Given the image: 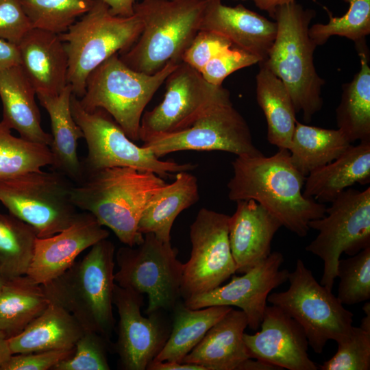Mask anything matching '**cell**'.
I'll return each instance as SVG.
<instances>
[{
  "label": "cell",
  "instance_id": "obj_1",
  "mask_svg": "<svg viewBox=\"0 0 370 370\" xmlns=\"http://www.w3.org/2000/svg\"><path fill=\"white\" fill-rule=\"evenodd\" d=\"M232 165L231 201L255 200L299 237L308 234L310 221L325 215L323 203L303 195L306 177L292 163L288 149H279L269 157L237 156Z\"/></svg>",
  "mask_w": 370,
  "mask_h": 370
},
{
  "label": "cell",
  "instance_id": "obj_2",
  "mask_svg": "<svg viewBox=\"0 0 370 370\" xmlns=\"http://www.w3.org/2000/svg\"><path fill=\"white\" fill-rule=\"evenodd\" d=\"M166 183L157 174L114 166L86 173L74 184L73 204L92 214L125 245H139L144 235L138 222L149 200Z\"/></svg>",
  "mask_w": 370,
  "mask_h": 370
},
{
  "label": "cell",
  "instance_id": "obj_3",
  "mask_svg": "<svg viewBox=\"0 0 370 370\" xmlns=\"http://www.w3.org/2000/svg\"><path fill=\"white\" fill-rule=\"evenodd\" d=\"M114 251L111 241L101 240L81 260L42 284L50 303L66 310L84 330L97 332L107 341L115 323L112 312Z\"/></svg>",
  "mask_w": 370,
  "mask_h": 370
},
{
  "label": "cell",
  "instance_id": "obj_4",
  "mask_svg": "<svg viewBox=\"0 0 370 370\" xmlns=\"http://www.w3.org/2000/svg\"><path fill=\"white\" fill-rule=\"evenodd\" d=\"M316 12L295 1L279 6L272 16L277 23L274 42L262 62L283 82L296 111L309 123L322 108L321 96L325 81L314 64L317 45L309 36L310 23Z\"/></svg>",
  "mask_w": 370,
  "mask_h": 370
},
{
  "label": "cell",
  "instance_id": "obj_5",
  "mask_svg": "<svg viewBox=\"0 0 370 370\" xmlns=\"http://www.w3.org/2000/svg\"><path fill=\"white\" fill-rule=\"evenodd\" d=\"M206 0H140L134 14L143 24L136 42L120 59L130 69L154 74L183 55L200 30Z\"/></svg>",
  "mask_w": 370,
  "mask_h": 370
},
{
  "label": "cell",
  "instance_id": "obj_6",
  "mask_svg": "<svg viewBox=\"0 0 370 370\" xmlns=\"http://www.w3.org/2000/svg\"><path fill=\"white\" fill-rule=\"evenodd\" d=\"M143 29L140 18L115 16L101 0H94L90 10L60 35L69 58L67 82L80 99L90 73L115 53L127 51Z\"/></svg>",
  "mask_w": 370,
  "mask_h": 370
},
{
  "label": "cell",
  "instance_id": "obj_7",
  "mask_svg": "<svg viewBox=\"0 0 370 370\" xmlns=\"http://www.w3.org/2000/svg\"><path fill=\"white\" fill-rule=\"evenodd\" d=\"M178 64L171 62L158 72L147 74L130 69L115 53L88 75L79 103L88 112L103 109L130 139L137 141L145 107Z\"/></svg>",
  "mask_w": 370,
  "mask_h": 370
},
{
  "label": "cell",
  "instance_id": "obj_8",
  "mask_svg": "<svg viewBox=\"0 0 370 370\" xmlns=\"http://www.w3.org/2000/svg\"><path fill=\"white\" fill-rule=\"evenodd\" d=\"M73 184L53 170L29 171L0 180V201L10 214L33 227L38 238H47L77 218L71 197Z\"/></svg>",
  "mask_w": 370,
  "mask_h": 370
},
{
  "label": "cell",
  "instance_id": "obj_9",
  "mask_svg": "<svg viewBox=\"0 0 370 370\" xmlns=\"http://www.w3.org/2000/svg\"><path fill=\"white\" fill-rule=\"evenodd\" d=\"M288 281V289L269 294L267 301L299 324L315 353H322L329 340L338 342L348 334L353 313L331 290L318 283L302 260H297Z\"/></svg>",
  "mask_w": 370,
  "mask_h": 370
},
{
  "label": "cell",
  "instance_id": "obj_10",
  "mask_svg": "<svg viewBox=\"0 0 370 370\" xmlns=\"http://www.w3.org/2000/svg\"><path fill=\"white\" fill-rule=\"evenodd\" d=\"M71 109L88 146L87 156L81 162L83 175L105 168L124 166L153 172L163 178L196 167L191 163L162 160L149 148L136 145L108 112L102 108L86 111L73 94Z\"/></svg>",
  "mask_w": 370,
  "mask_h": 370
},
{
  "label": "cell",
  "instance_id": "obj_11",
  "mask_svg": "<svg viewBox=\"0 0 370 370\" xmlns=\"http://www.w3.org/2000/svg\"><path fill=\"white\" fill-rule=\"evenodd\" d=\"M143 241L134 247L126 245L116 254L119 270L114 282L140 294H147V314L173 308L180 297L184 264L170 242L153 233L143 234Z\"/></svg>",
  "mask_w": 370,
  "mask_h": 370
},
{
  "label": "cell",
  "instance_id": "obj_12",
  "mask_svg": "<svg viewBox=\"0 0 370 370\" xmlns=\"http://www.w3.org/2000/svg\"><path fill=\"white\" fill-rule=\"evenodd\" d=\"M330 203L323 217L309 222L319 233L306 250L322 260L320 284L332 291L341 254L353 256L370 247V187L347 188Z\"/></svg>",
  "mask_w": 370,
  "mask_h": 370
},
{
  "label": "cell",
  "instance_id": "obj_13",
  "mask_svg": "<svg viewBox=\"0 0 370 370\" xmlns=\"http://www.w3.org/2000/svg\"><path fill=\"white\" fill-rule=\"evenodd\" d=\"M158 158L186 150L222 151L236 156L263 154L254 144L249 127L234 107L226 88L188 127L143 143Z\"/></svg>",
  "mask_w": 370,
  "mask_h": 370
},
{
  "label": "cell",
  "instance_id": "obj_14",
  "mask_svg": "<svg viewBox=\"0 0 370 370\" xmlns=\"http://www.w3.org/2000/svg\"><path fill=\"white\" fill-rule=\"evenodd\" d=\"M230 216L205 208L190 227V256L184 264L180 294L184 299L208 292L235 274L228 238Z\"/></svg>",
  "mask_w": 370,
  "mask_h": 370
},
{
  "label": "cell",
  "instance_id": "obj_15",
  "mask_svg": "<svg viewBox=\"0 0 370 370\" xmlns=\"http://www.w3.org/2000/svg\"><path fill=\"white\" fill-rule=\"evenodd\" d=\"M163 100L142 116L139 138L143 143L190 126L225 89L208 82L200 72L181 62L167 77Z\"/></svg>",
  "mask_w": 370,
  "mask_h": 370
},
{
  "label": "cell",
  "instance_id": "obj_16",
  "mask_svg": "<svg viewBox=\"0 0 370 370\" xmlns=\"http://www.w3.org/2000/svg\"><path fill=\"white\" fill-rule=\"evenodd\" d=\"M284 256L273 251L264 260L243 273L233 275L225 285L184 299V304L190 309L212 306H236L247 316L248 326L259 328L270 292L288 281L289 271L280 269Z\"/></svg>",
  "mask_w": 370,
  "mask_h": 370
},
{
  "label": "cell",
  "instance_id": "obj_17",
  "mask_svg": "<svg viewBox=\"0 0 370 370\" xmlns=\"http://www.w3.org/2000/svg\"><path fill=\"white\" fill-rule=\"evenodd\" d=\"M112 303L119 316L116 349L121 367L145 370L163 347L169 335L158 312L143 317V296L114 286Z\"/></svg>",
  "mask_w": 370,
  "mask_h": 370
},
{
  "label": "cell",
  "instance_id": "obj_18",
  "mask_svg": "<svg viewBox=\"0 0 370 370\" xmlns=\"http://www.w3.org/2000/svg\"><path fill=\"white\" fill-rule=\"evenodd\" d=\"M260 326L255 334H243L251 358L280 369H318L308 354L309 344L303 328L280 308L267 305Z\"/></svg>",
  "mask_w": 370,
  "mask_h": 370
},
{
  "label": "cell",
  "instance_id": "obj_19",
  "mask_svg": "<svg viewBox=\"0 0 370 370\" xmlns=\"http://www.w3.org/2000/svg\"><path fill=\"white\" fill-rule=\"evenodd\" d=\"M103 228L90 213L83 211L65 230L47 238H37L26 275L38 284H44L60 275L86 249L108 238Z\"/></svg>",
  "mask_w": 370,
  "mask_h": 370
},
{
  "label": "cell",
  "instance_id": "obj_20",
  "mask_svg": "<svg viewBox=\"0 0 370 370\" xmlns=\"http://www.w3.org/2000/svg\"><path fill=\"white\" fill-rule=\"evenodd\" d=\"M200 30L218 33L233 46L266 60L277 33V23L242 4L227 6L222 0H206Z\"/></svg>",
  "mask_w": 370,
  "mask_h": 370
},
{
  "label": "cell",
  "instance_id": "obj_21",
  "mask_svg": "<svg viewBox=\"0 0 370 370\" xmlns=\"http://www.w3.org/2000/svg\"><path fill=\"white\" fill-rule=\"evenodd\" d=\"M236 203V210L230 216L228 238L236 273L243 274L270 255L272 240L282 225L255 200Z\"/></svg>",
  "mask_w": 370,
  "mask_h": 370
},
{
  "label": "cell",
  "instance_id": "obj_22",
  "mask_svg": "<svg viewBox=\"0 0 370 370\" xmlns=\"http://www.w3.org/2000/svg\"><path fill=\"white\" fill-rule=\"evenodd\" d=\"M20 65L36 94L59 95L68 84L69 58L60 35L32 28L17 45Z\"/></svg>",
  "mask_w": 370,
  "mask_h": 370
},
{
  "label": "cell",
  "instance_id": "obj_23",
  "mask_svg": "<svg viewBox=\"0 0 370 370\" xmlns=\"http://www.w3.org/2000/svg\"><path fill=\"white\" fill-rule=\"evenodd\" d=\"M247 326L244 312L232 308L208 330L182 362L198 365L206 370H238L251 358L243 340Z\"/></svg>",
  "mask_w": 370,
  "mask_h": 370
},
{
  "label": "cell",
  "instance_id": "obj_24",
  "mask_svg": "<svg viewBox=\"0 0 370 370\" xmlns=\"http://www.w3.org/2000/svg\"><path fill=\"white\" fill-rule=\"evenodd\" d=\"M36 95V90L21 65L0 70V99L3 106L1 121L11 130H16L21 138L49 147L52 136L41 127Z\"/></svg>",
  "mask_w": 370,
  "mask_h": 370
},
{
  "label": "cell",
  "instance_id": "obj_25",
  "mask_svg": "<svg viewBox=\"0 0 370 370\" xmlns=\"http://www.w3.org/2000/svg\"><path fill=\"white\" fill-rule=\"evenodd\" d=\"M72 87L68 84L59 95L36 94V96L50 117L52 142L49 148L53 158L52 170L77 184L83 177L77 147V141L84 138V134L72 115Z\"/></svg>",
  "mask_w": 370,
  "mask_h": 370
},
{
  "label": "cell",
  "instance_id": "obj_26",
  "mask_svg": "<svg viewBox=\"0 0 370 370\" xmlns=\"http://www.w3.org/2000/svg\"><path fill=\"white\" fill-rule=\"evenodd\" d=\"M370 182V140L350 145L332 162L310 173L303 195L319 203L331 202L355 184Z\"/></svg>",
  "mask_w": 370,
  "mask_h": 370
},
{
  "label": "cell",
  "instance_id": "obj_27",
  "mask_svg": "<svg viewBox=\"0 0 370 370\" xmlns=\"http://www.w3.org/2000/svg\"><path fill=\"white\" fill-rule=\"evenodd\" d=\"M84 329L62 307L50 303L20 334L8 338L12 354L71 349Z\"/></svg>",
  "mask_w": 370,
  "mask_h": 370
},
{
  "label": "cell",
  "instance_id": "obj_28",
  "mask_svg": "<svg viewBox=\"0 0 370 370\" xmlns=\"http://www.w3.org/2000/svg\"><path fill=\"white\" fill-rule=\"evenodd\" d=\"M197 178L187 171L177 173L175 181L166 184L148 202L138 222V231L153 233L170 242L171 230L177 215L199 199Z\"/></svg>",
  "mask_w": 370,
  "mask_h": 370
},
{
  "label": "cell",
  "instance_id": "obj_29",
  "mask_svg": "<svg viewBox=\"0 0 370 370\" xmlns=\"http://www.w3.org/2000/svg\"><path fill=\"white\" fill-rule=\"evenodd\" d=\"M360 69L352 82L343 84L336 109L338 129L349 142L370 140V67L366 40L355 43Z\"/></svg>",
  "mask_w": 370,
  "mask_h": 370
},
{
  "label": "cell",
  "instance_id": "obj_30",
  "mask_svg": "<svg viewBox=\"0 0 370 370\" xmlns=\"http://www.w3.org/2000/svg\"><path fill=\"white\" fill-rule=\"evenodd\" d=\"M259 64L256 99L266 118L267 140L278 149H288L297 121L293 100L281 79Z\"/></svg>",
  "mask_w": 370,
  "mask_h": 370
},
{
  "label": "cell",
  "instance_id": "obj_31",
  "mask_svg": "<svg viewBox=\"0 0 370 370\" xmlns=\"http://www.w3.org/2000/svg\"><path fill=\"white\" fill-rule=\"evenodd\" d=\"M49 304L42 284L26 275L5 280L0 293V330L8 339L18 335Z\"/></svg>",
  "mask_w": 370,
  "mask_h": 370
},
{
  "label": "cell",
  "instance_id": "obj_32",
  "mask_svg": "<svg viewBox=\"0 0 370 370\" xmlns=\"http://www.w3.org/2000/svg\"><path fill=\"white\" fill-rule=\"evenodd\" d=\"M351 144L339 129H325L297 121L288 150L293 165L306 177L336 159Z\"/></svg>",
  "mask_w": 370,
  "mask_h": 370
},
{
  "label": "cell",
  "instance_id": "obj_33",
  "mask_svg": "<svg viewBox=\"0 0 370 370\" xmlns=\"http://www.w3.org/2000/svg\"><path fill=\"white\" fill-rule=\"evenodd\" d=\"M174 307L171 332L153 361L182 362L208 330L233 308L227 306H212L190 309L182 304Z\"/></svg>",
  "mask_w": 370,
  "mask_h": 370
},
{
  "label": "cell",
  "instance_id": "obj_34",
  "mask_svg": "<svg viewBox=\"0 0 370 370\" xmlns=\"http://www.w3.org/2000/svg\"><path fill=\"white\" fill-rule=\"evenodd\" d=\"M36 234L29 225L11 214L0 212V276L5 280L25 275Z\"/></svg>",
  "mask_w": 370,
  "mask_h": 370
},
{
  "label": "cell",
  "instance_id": "obj_35",
  "mask_svg": "<svg viewBox=\"0 0 370 370\" xmlns=\"http://www.w3.org/2000/svg\"><path fill=\"white\" fill-rule=\"evenodd\" d=\"M49 146L15 137L11 129L0 122V180L51 165Z\"/></svg>",
  "mask_w": 370,
  "mask_h": 370
},
{
  "label": "cell",
  "instance_id": "obj_36",
  "mask_svg": "<svg viewBox=\"0 0 370 370\" xmlns=\"http://www.w3.org/2000/svg\"><path fill=\"white\" fill-rule=\"evenodd\" d=\"M33 28L61 34L92 8L94 0H20Z\"/></svg>",
  "mask_w": 370,
  "mask_h": 370
},
{
  "label": "cell",
  "instance_id": "obj_37",
  "mask_svg": "<svg viewBox=\"0 0 370 370\" xmlns=\"http://www.w3.org/2000/svg\"><path fill=\"white\" fill-rule=\"evenodd\" d=\"M343 1L349 3L344 15L334 16L325 8L328 22L309 27V36L317 47L325 44L332 36L345 37L357 43L366 40V36L370 34V0Z\"/></svg>",
  "mask_w": 370,
  "mask_h": 370
},
{
  "label": "cell",
  "instance_id": "obj_38",
  "mask_svg": "<svg viewBox=\"0 0 370 370\" xmlns=\"http://www.w3.org/2000/svg\"><path fill=\"white\" fill-rule=\"evenodd\" d=\"M340 281L337 298L343 305H353L370 299V247L345 259L336 269Z\"/></svg>",
  "mask_w": 370,
  "mask_h": 370
},
{
  "label": "cell",
  "instance_id": "obj_39",
  "mask_svg": "<svg viewBox=\"0 0 370 370\" xmlns=\"http://www.w3.org/2000/svg\"><path fill=\"white\" fill-rule=\"evenodd\" d=\"M336 354L318 367L321 370L370 369V332L352 326L348 334L336 342Z\"/></svg>",
  "mask_w": 370,
  "mask_h": 370
},
{
  "label": "cell",
  "instance_id": "obj_40",
  "mask_svg": "<svg viewBox=\"0 0 370 370\" xmlns=\"http://www.w3.org/2000/svg\"><path fill=\"white\" fill-rule=\"evenodd\" d=\"M106 342L97 332L84 330L75 344L73 354L59 362L53 370H109Z\"/></svg>",
  "mask_w": 370,
  "mask_h": 370
},
{
  "label": "cell",
  "instance_id": "obj_41",
  "mask_svg": "<svg viewBox=\"0 0 370 370\" xmlns=\"http://www.w3.org/2000/svg\"><path fill=\"white\" fill-rule=\"evenodd\" d=\"M260 62L258 56L232 46L211 59L201 74L210 84L222 86L224 79L232 73Z\"/></svg>",
  "mask_w": 370,
  "mask_h": 370
},
{
  "label": "cell",
  "instance_id": "obj_42",
  "mask_svg": "<svg viewBox=\"0 0 370 370\" xmlns=\"http://www.w3.org/2000/svg\"><path fill=\"white\" fill-rule=\"evenodd\" d=\"M232 46L228 38L218 33L199 30L185 51L182 62L201 73L211 59Z\"/></svg>",
  "mask_w": 370,
  "mask_h": 370
},
{
  "label": "cell",
  "instance_id": "obj_43",
  "mask_svg": "<svg viewBox=\"0 0 370 370\" xmlns=\"http://www.w3.org/2000/svg\"><path fill=\"white\" fill-rule=\"evenodd\" d=\"M20 0H0V38L18 45L32 29Z\"/></svg>",
  "mask_w": 370,
  "mask_h": 370
},
{
  "label": "cell",
  "instance_id": "obj_44",
  "mask_svg": "<svg viewBox=\"0 0 370 370\" xmlns=\"http://www.w3.org/2000/svg\"><path fill=\"white\" fill-rule=\"evenodd\" d=\"M74 347L65 349L12 354L0 367V370L53 369L59 362L69 358L73 354Z\"/></svg>",
  "mask_w": 370,
  "mask_h": 370
},
{
  "label": "cell",
  "instance_id": "obj_45",
  "mask_svg": "<svg viewBox=\"0 0 370 370\" xmlns=\"http://www.w3.org/2000/svg\"><path fill=\"white\" fill-rule=\"evenodd\" d=\"M20 63L17 45L0 38V70L20 65Z\"/></svg>",
  "mask_w": 370,
  "mask_h": 370
},
{
  "label": "cell",
  "instance_id": "obj_46",
  "mask_svg": "<svg viewBox=\"0 0 370 370\" xmlns=\"http://www.w3.org/2000/svg\"><path fill=\"white\" fill-rule=\"evenodd\" d=\"M106 3L111 13L115 16L128 17L134 14V5L137 0H101Z\"/></svg>",
  "mask_w": 370,
  "mask_h": 370
},
{
  "label": "cell",
  "instance_id": "obj_47",
  "mask_svg": "<svg viewBox=\"0 0 370 370\" xmlns=\"http://www.w3.org/2000/svg\"><path fill=\"white\" fill-rule=\"evenodd\" d=\"M147 370H206L200 365L175 361H152Z\"/></svg>",
  "mask_w": 370,
  "mask_h": 370
},
{
  "label": "cell",
  "instance_id": "obj_48",
  "mask_svg": "<svg viewBox=\"0 0 370 370\" xmlns=\"http://www.w3.org/2000/svg\"><path fill=\"white\" fill-rule=\"evenodd\" d=\"M260 10L267 12L272 17L276 8L279 6L289 4L295 0H251Z\"/></svg>",
  "mask_w": 370,
  "mask_h": 370
},
{
  "label": "cell",
  "instance_id": "obj_49",
  "mask_svg": "<svg viewBox=\"0 0 370 370\" xmlns=\"http://www.w3.org/2000/svg\"><path fill=\"white\" fill-rule=\"evenodd\" d=\"M279 367L265 361L252 358L245 360L238 367V370H279Z\"/></svg>",
  "mask_w": 370,
  "mask_h": 370
},
{
  "label": "cell",
  "instance_id": "obj_50",
  "mask_svg": "<svg viewBox=\"0 0 370 370\" xmlns=\"http://www.w3.org/2000/svg\"><path fill=\"white\" fill-rule=\"evenodd\" d=\"M12 355L8 339L0 330V367Z\"/></svg>",
  "mask_w": 370,
  "mask_h": 370
},
{
  "label": "cell",
  "instance_id": "obj_51",
  "mask_svg": "<svg viewBox=\"0 0 370 370\" xmlns=\"http://www.w3.org/2000/svg\"><path fill=\"white\" fill-rule=\"evenodd\" d=\"M365 317L362 319L360 328L367 332H370V303L366 302L362 308Z\"/></svg>",
  "mask_w": 370,
  "mask_h": 370
},
{
  "label": "cell",
  "instance_id": "obj_52",
  "mask_svg": "<svg viewBox=\"0 0 370 370\" xmlns=\"http://www.w3.org/2000/svg\"><path fill=\"white\" fill-rule=\"evenodd\" d=\"M5 281V280L0 276V293H1V291L2 290V288H3V284H4Z\"/></svg>",
  "mask_w": 370,
  "mask_h": 370
},
{
  "label": "cell",
  "instance_id": "obj_53",
  "mask_svg": "<svg viewBox=\"0 0 370 370\" xmlns=\"http://www.w3.org/2000/svg\"><path fill=\"white\" fill-rule=\"evenodd\" d=\"M241 1H245V0H241Z\"/></svg>",
  "mask_w": 370,
  "mask_h": 370
}]
</instances>
